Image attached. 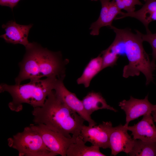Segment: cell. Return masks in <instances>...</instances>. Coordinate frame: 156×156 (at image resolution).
<instances>
[{
  "label": "cell",
  "instance_id": "obj_1",
  "mask_svg": "<svg viewBox=\"0 0 156 156\" xmlns=\"http://www.w3.org/2000/svg\"><path fill=\"white\" fill-rule=\"evenodd\" d=\"M110 27L116 36L107 49L119 56H126L128 60V64L123 68V77L138 76L141 73L146 77V85H148L153 81V73L156 68L144 48L142 33L136 30L135 34L130 29H120L112 25Z\"/></svg>",
  "mask_w": 156,
  "mask_h": 156
},
{
  "label": "cell",
  "instance_id": "obj_2",
  "mask_svg": "<svg viewBox=\"0 0 156 156\" xmlns=\"http://www.w3.org/2000/svg\"><path fill=\"white\" fill-rule=\"evenodd\" d=\"M25 49L24 57L18 64L20 70L15 79L16 84H21L28 79L65 75V66L67 61L63 60L60 52L51 51L34 42H30Z\"/></svg>",
  "mask_w": 156,
  "mask_h": 156
},
{
  "label": "cell",
  "instance_id": "obj_3",
  "mask_svg": "<svg viewBox=\"0 0 156 156\" xmlns=\"http://www.w3.org/2000/svg\"><path fill=\"white\" fill-rule=\"evenodd\" d=\"M53 90L42 106L34 108V122L36 125L43 124L68 138L72 137L70 134L79 136L85 120L60 99Z\"/></svg>",
  "mask_w": 156,
  "mask_h": 156
},
{
  "label": "cell",
  "instance_id": "obj_4",
  "mask_svg": "<svg viewBox=\"0 0 156 156\" xmlns=\"http://www.w3.org/2000/svg\"><path fill=\"white\" fill-rule=\"evenodd\" d=\"M58 78L50 77L44 79L31 80L29 83L24 84L11 85L2 83L0 92H7L11 95L12 100L8 105L12 111H21L24 103L33 108L41 107L49 94L54 90Z\"/></svg>",
  "mask_w": 156,
  "mask_h": 156
},
{
  "label": "cell",
  "instance_id": "obj_5",
  "mask_svg": "<svg viewBox=\"0 0 156 156\" xmlns=\"http://www.w3.org/2000/svg\"><path fill=\"white\" fill-rule=\"evenodd\" d=\"M9 146L17 150L19 156H55L40 135L29 126L8 139Z\"/></svg>",
  "mask_w": 156,
  "mask_h": 156
},
{
  "label": "cell",
  "instance_id": "obj_6",
  "mask_svg": "<svg viewBox=\"0 0 156 156\" xmlns=\"http://www.w3.org/2000/svg\"><path fill=\"white\" fill-rule=\"evenodd\" d=\"M31 128L38 133L46 146L56 155L66 156V152L70 145L75 142L77 137L72 136L68 138L63 135L47 127L43 124H30Z\"/></svg>",
  "mask_w": 156,
  "mask_h": 156
},
{
  "label": "cell",
  "instance_id": "obj_7",
  "mask_svg": "<svg viewBox=\"0 0 156 156\" xmlns=\"http://www.w3.org/2000/svg\"><path fill=\"white\" fill-rule=\"evenodd\" d=\"M113 127L110 121H103L98 125H84L79 136L86 143L88 142L99 148H110L109 138Z\"/></svg>",
  "mask_w": 156,
  "mask_h": 156
},
{
  "label": "cell",
  "instance_id": "obj_8",
  "mask_svg": "<svg viewBox=\"0 0 156 156\" xmlns=\"http://www.w3.org/2000/svg\"><path fill=\"white\" fill-rule=\"evenodd\" d=\"M65 76L58 78L54 89L56 96L68 107L87 121L89 126L96 125L97 123L86 110L82 101L80 100L75 93L69 91L64 86L63 80Z\"/></svg>",
  "mask_w": 156,
  "mask_h": 156
},
{
  "label": "cell",
  "instance_id": "obj_9",
  "mask_svg": "<svg viewBox=\"0 0 156 156\" xmlns=\"http://www.w3.org/2000/svg\"><path fill=\"white\" fill-rule=\"evenodd\" d=\"M119 106L126 115V126L131 121L141 116L151 114L156 109V105L151 103L148 100V95L143 99H135L132 96L128 100H124L119 103Z\"/></svg>",
  "mask_w": 156,
  "mask_h": 156
},
{
  "label": "cell",
  "instance_id": "obj_10",
  "mask_svg": "<svg viewBox=\"0 0 156 156\" xmlns=\"http://www.w3.org/2000/svg\"><path fill=\"white\" fill-rule=\"evenodd\" d=\"M99 0L101 2V8L100 15L97 20L91 25L90 29V34L92 36L99 35L100 29L105 26L110 27L112 25L113 20L117 16L122 12L118 7L115 0Z\"/></svg>",
  "mask_w": 156,
  "mask_h": 156
},
{
  "label": "cell",
  "instance_id": "obj_11",
  "mask_svg": "<svg viewBox=\"0 0 156 156\" xmlns=\"http://www.w3.org/2000/svg\"><path fill=\"white\" fill-rule=\"evenodd\" d=\"M127 127L120 124L113 127L109 138L111 155L116 156L121 152L128 154L131 150L134 139L128 133Z\"/></svg>",
  "mask_w": 156,
  "mask_h": 156
},
{
  "label": "cell",
  "instance_id": "obj_12",
  "mask_svg": "<svg viewBox=\"0 0 156 156\" xmlns=\"http://www.w3.org/2000/svg\"><path fill=\"white\" fill-rule=\"evenodd\" d=\"M33 24L21 25L12 20L3 24L2 27L5 31V33L0 36L7 43L13 44H20L27 47L30 43L28 40L29 30Z\"/></svg>",
  "mask_w": 156,
  "mask_h": 156
},
{
  "label": "cell",
  "instance_id": "obj_13",
  "mask_svg": "<svg viewBox=\"0 0 156 156\" xmlns=\"http://www.w3.org/2000/svg\"><path fill=\"white\" fill-rule=\"evenodd\" d=\"M151 114L143 116L142 119L132 126L127 127L132 132L133 139L156 142V127Z\"/></svg>",
  "mask_w": 156,
  "mask_h": 156
},
{
  "label": "cell",
  "instance_id": "obj_14",
  "mask_svg": "<svg viewBox=\"0 0 156 156\" xmlns=\"http://www.w3.org/2000/svg\"><path fill=\"white\" fill-rule=\"evenodd\" d=\"M145 2L141 8L130 13L122 12L120 16L116 17V20L126 17L135 18L140 21L144 26L146 32L149 31L148 25L152 21H156V0H144Z\"/></svg>",
  "mask_w": 156,
  "mask_h": 156
},
{
  "label": "cell",
  "instance_id": "obj_15",
  "mask_svg": "<svg viewBox=\"0 0 156 156\" xmlns=\"http://www.w3.org/2000/svg\"><path fill=\"white\" fill-rule=\"evenodd\" d=\"M82 101L86 110L90 116L94 112L100 109H107L115 112L117 111L107 104L105 99L99 92H90Z\"/></svg>",
  "mask_w": 156,
  "mask_h": 156
},
{
  "label": "cell",
  "instance_id": "obj_16",
  "mask_svg": "<svg viewBox=\"0 0 156 156\" xmlns=\"http://www.w3.org/2000/svg\"><path fill=\"white\" fill-rule=\"evenodd\" d=\"M79 137L77 136L75 142L71 144L66 152L67 156H105L99 150L100 148L92 145L87 146Z\"/></svg>",
  "mask_w": 156,
  "mask_h": 156
},
{
  "label": "cell",
  "instance_id": "obj_17",
  "mask_svg": "<svg viewBox=\"0 0 156 156\" xmlns=\"http://www.w3.org/2000/svg\"><path fill=\"white\" fill-rule=\"evenodd\" d=\"M102 57L101 54L89 61L81 76L77 79V84H83L85 87L88 88L93 78L102 70Z\"/></svg>",
  "mask_w": 156,
  "mask_h": 156
},
{
  "label": "cell",
  "instance_id": "obj_18",
  "mask_svg": "<svg viewBox=\"0 0 156 156\" xmlns=\"http://www.w3.org/2000/svg\"><path fill=\"white\" fill-rule=\"evenodd\" d=\"M129 154L131 156H156V142L134 139L133 146Z\"/></svg>",
  "mask_w": 156,
  "mask_h": 156
},
{
  "label": "cell",
  "instance_id": "obj_19",
  "mask_svg": "<svg viewBox=\"0 0 156 156\" xmlns=\"http://www.w3.org/2000/svg\"><path fill=\"white\" fill-rule=\"evenodd\" d=\"M102 57V70L115 65L120 56L107 49L103 51L101 53Z\"/></svg>",
  "mask_w": 156,
  "mask_h": 156
},
{
  "label": "cell",
  "instance_id": "obj_20",
  "mask_svg": "<svg viewBox=\"0 0 156 156\" xmlns=\"http://www.w3.org/2000/svg\"><path fill=\"white\" fill-rule=\"evenodd\" d=\"M142 36L143 41L148 42L151 45L152 49V60L151 63L153 66L156 68V33H151L150 31L146 32V34L142 33Z\"/></svg>",
  "mask_w": 156,
  "mask_h": 156
},
{
  "label": "cell",
  "instance_id": "obj_21",
  "mask_svg": "<svg viewBox=\"0 0 156 156\" xmlns=\"http://www.w3.org/2000/svg\"><path fill=\"white\" fill-rule=\"evenodd\" d=\"M115 1L118 7L120 10H124L128 13L135 11V6L136 5H143L139 0H115Z\"/></svg>",
  "mask_w": 156,
  "mask_h": 156
},
{
  "label": "cell",
  "instance_id": "obj_22",
  "mask_svg": "<svg viewBox=\"0 0 156 156\" xmlns=\"http://www.w3.org/2000/svg\"><path fill=\"white\" fill-rule=\"evenodd\" d=\"M21 0H0V5L1 6L10 7L13 11V8L16 6Z\"/></svg>",
  "mask_w": 156,
  "mask_h": 156
},
{
  "label": "cell",
  "instance_id": "obj_23",
  "mask_svg": "<svg viewBox=\"0 0 156 156\" xmlns=\"http://www.w3.org/2000/svg\"><path fill=\"white\" fill-rule=\"evenodd\" d=\"M151 114L153 115L152 116L154 122H156V109L152 112Z\"/></svg>",
  "mask_w": 156,
  "mask_h": 156
}]
</instances>
